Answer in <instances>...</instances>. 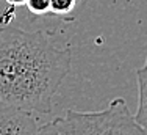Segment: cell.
<instances>
[{"instance_id":"cell-8","label":"cell","mask_w":147,"mask_h":135,"mask_svg":"<svg viewBox=\"0 0 147 135\" xmlns=\"http://www.w3.org/2000/svg\"><path fill=\"white\" fill-rule=\"evenodd\" d=\"M38 135H63V134L59 132L57 127H55V124L50 121V123H47V124H44V126L39 127Z\"/></svg>"},{"instance_id":"cell-3","label":"cell","mask_w":147,"mask_h":135,"mask_svg":"<svg viewBox=\"0 0 147 135\" xmlns=\"http://www.w3.org/2000/svg\"><path fill=\"white\" fill-rule=\"evenodd\" d=\"M39 127L31 112L0 102V135H38Z\"/></svg>"},{"instance_id":"cell-7","label":"cell","mask_w":147,"mask_h":135,"mask_svg":"<svg viewBox=\"0 0 147 135\" xmlns=\"http://www.w3.org/2000/svg\"><path fill=\"white\" fill-rule=\"evenodd\" d=\"M16 8L14 6H9L8 5V10H5V11L2 13V16H0V27H5V25H9V24L14 20L16 17Z\"/></svg>"},{"instance_id":"cell-2","label":"cell","mask_w":147,"mask_h":135,"mask_svg":"<svg viewBox=\"0 0 147 135\" xmlns=\"http://www.w3.org/2000/svg\"><path fill=\"white\" fill-rule=\"evenodd\" d=\"M55 127L63 135H147L130 113L124 97H116L99 112L66 110L55 118Z\"/></svg>"},{"instance_id":"cell-1","label":"cell","mask_w":147,"mask_h":135,"mask_svg":"<svg viewBox=\"0 0 147 135\" xmlns=\"http://www.w3.org/2000/svg\"><path fill=\"white\" fill-rule=\"evenodd\" d=\"M72 50L53 33L0 27V102L47 115L71 71Z\"/></svg>"},{"instance_id":"cell-4","label":"cell","mask_w":147,"mask_h":135,"mask_svg":"<svg viewBox=\"0 0 147 135\" xmlns=\"http://www.w3.org/2000/svg\"><path fill=\"white\" fill-rule=\"evenodd\" d=\"M136 79H138V108L135 116L136 123L144 129L147 134V58L144 65L136 71Z\"/></svg>"},{"instance_id":"cell-6","label":"cell","mask_w":147,"mask_h":135,"mask_svg":"<svg viewBox=\"0 0 147 135\" xmlns=\"http://www.w3.org/2000/svg\"><path fill=\"white\" fill-rule=\"evenodd\" d=\"M25 6L28 13L34 17H45L49 16L50 10V0H27Z\"/></svg>"},{"instance_id":"cell-9","label":"cell","mask_w":147,"mask_h":135,"mask_svg":"<svg viewBox=\"0 0 147 135\" xmlns=\"http://www.w3.org/2000/svg\"><path fill=\"white\" fill-rule=\"evenodd\" d=\"M5 2L8 3L9 6H14V8H17V6L25 5V2H27V0H5Z\"/></svg>"},{"instance_id":"cell-5","label":"cell","mask_w":147,"mask_h":135,"mask_svg":"<svg viewBox=\"0 0 147 135\" xmlns=\"http://www.w3.org/2000/svg\"><path fill=\"white\" fill-rule=\"evenodd\" d=\"M91 0H50V10L49 16L58 17L66 22L75 19V13L80 6L86 5Z\"/></svg>"}]
</instances>
